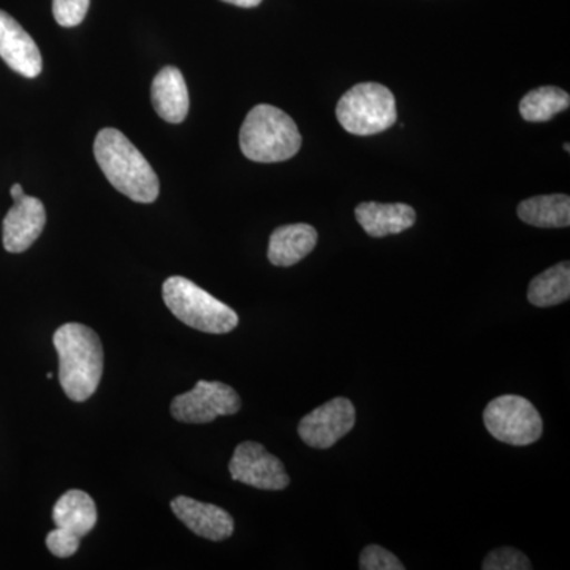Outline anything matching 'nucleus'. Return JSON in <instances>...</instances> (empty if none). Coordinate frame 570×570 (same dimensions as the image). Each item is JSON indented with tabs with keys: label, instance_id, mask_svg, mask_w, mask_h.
Wrapping results in <instances>:
<instances>
[{
	"label": "nucleus",
	"instance_id": "24",
	"mask_svg": "<svg viewBox=\"0 0 570 570\" xmlns=\"http://www.w3.org/2000/svg\"><path fill=\"white\" fill-rule=\"evenodd\" d=\"M223 2L232 3V6L243 7V9H254L262 3V0H223Z\"/></svg>",
	"mask_w": 570,
	"mask_h": 570
},
{
	"label": "nucleus",
	"instance_id": "4",
	"mask_svg": "<svg viewBox=\"0 0 570 570\" xmlns=\"http://www.w3.org/2000/svg\"><path fill=\"white\" fill-rule=\"evenodd\" d=\"M163 292L165 305L171 314L190 328L212 335H225L238 326V314L230 306L214 298L186 277H168Z\"/></svg>",
	"mask_w": 570,
	"mask_h": 570
},
{
	"label": "nucleus",
	"instance_id": "7",
	"mask_svg": "<svg viewBox=\"0 0 570 570\" xmlns=\"http://www.w3.org/2000/svg\"><path fill=\"white\" fill-rule=\"evenodd\" d=\"M242 409V397L223 382L198 381L190 392L176 396L171 415L183 423H209L224 415H235Z\"/></svg>",
	"mask_w": 570,
	"mask_h": 570
},
{
	"label": "nucleus",
	"instance_id": "17",
	"mask_svg": "<svg viewBox=\"0 0 570 570\" xmlns=\"http://www.w3.org/2000/svg\"><path fill=\"white\" fill-rule=\"evenodd\" d=\"M517 214L524 224L532 227H569L570 197L564 194L538 195L521 202Z\"/></svg>",
	"mask_w": 570,
	"mask_h": 570
},
{
	"label": "nucleus",
	"instance_id": "18",
	"mask_svg": "<svg viewBox=\"0 0 570 570\" xmlns=\"http://www.w3.org/2000/svg\"><path fill=\"white\" fill-rule=\"evenodd\" d=\"M570 296L569 262L551 266L531 281L528 299L531 305L550 307L568 302Z\"/></svg>",
	"mask_w": 570,
	"mask_h": 570
},
{
	"label": "nucleus",
	"instance_id": "15",
	"mask_svg": "<svg viewBox=\"0 0 570 570\" xmlns=\"http://www.w3.org/2000/svg\"><path fill=\"white\" fill-rule=\"evenodd\" d=\"M317 242L318 234L313 225H283L269 236L268 261L284 268L296 265L313 253Z\"/></svg>",
	"mask_w": 570,
	"mask_h": 570
},
{
	"label": "nucleus",
	"instance_id": "13",
	"mask_svg": "<svg viewBox=\"0 0 570 570\" xmlns=\"http://www.w3.org/2000/svg\"><path fill=\"white\" fill-rule=\"evenodd\" d=\"M356 223L373 238L400 235L414 227L417 214L406 204H377L363 202L355 208Z\"/></svg>",
	"mask_w": 570,
	"mask_h": 570
},
{
	"label": "nucleus",
	"instance_id": "19",
	"mask_svg": "<svg viewBox=\"0 0 570 570\" xmlns=\"http://www.w3.org/2000/svg\"><path fill=\"white\" fill-rule=\"evenodd\" d=\"M570 96L557 86H542L521 99L520 115L528 122L550 121L558 112L568 110Z\"/></svg>",
	"mask_w": 570,
	"mask_h": 570
},
{
	"label": "nucleus",
	"instance_id": "11",
	"mask_svg": "<svg viewBox=\"0 0 570 570\" xmlns=\"http://www.w3.org/2000/svg\"><path fill=\"white\" fill-rule=\"evenodd\" d=\"M0 58L11 70L26 78H37L43 61L36 41L22 29L20 22L0 10Z\"/></svg>",
	"mask_w": 570,
	"mask_h": 570
},
{
	"label": "nucleus",
	"instance_id": "16",
	"mask_svg": "<svg viewBox=\"0 0 570 570\" xmlns=\"http://www.w3.org/2000/svg\"><path fill=\"white\" fill-rule=\"evenodd\" d=\"M52 521L56 528H61L77 538H85L97 523L96 502L86 491H67L52 509Z\"/></svg>",
	"mask_w": 570,
	"mask_h": 570
},
{
	"label": "nucleus",
	"instance_id": "5",
	"mask_svg": "<svg viewBox=\"0 0 570 570\" xmlns=\"http://www.w3.org/2000/svg\"><path fill=\"white\" fill-rule=\"evenodd\" d=\"M336 118L352 135L370 137L385 132L397 121L395 96L379 82H360L341 97Z\"/></svg>",
	"mask_w": 570,
	"mask_h": 570
},
{
	"label": "nucleus",
	"instance_id": "3",
	"mask_svg": "<svg viewBox=\"0 0 570 570\" xmlns=\"http://www.w3.org/2000/svg\"><path fill=\"white\" fill-rule=\"evenodd\" d=\"M303 138L294 119L273 107L255 105L247 112L239 132V148L249 160L276 164L292 159L302 148Z\"/></svg>",
	"mask_w": 570,
	"mask_h": 570
},
{
	"label": "nucleus",
	"instance_id": "1",
	"mask_svg": "<svg viewBox=\"0 0 570 570\" xmlns=\"http://www.w3.org/2000/svg\"><path fill=\"white\" fill-rule=\"evenodd\" d=\"M100 170L118 193L137 204H153L160 193L159 178L146 157L118 129H102L94 142Z\"/></svg>",
	"mask_w": 570,
	"mask_h": 570
},
{
	"label": "nucleus",
	"instance_id": "6",
	"mask_svg": "<svg viewBox=\"0 0 570 570\" xmlns=\"http://www.w3.org/2000/svg\"><path fill=\"white\" fill-rule=\"evenodd\" d=\"M483 422L491 436L515 448L534 444L542 436V417L523 396L504 395L491 401L483 412Z\"/></svg>",
	"mask_w": 570,
	"mask_h": 570
},
{
	"label": "nucleus",
	"instance_id": "25",
	"mask_svg": "<svg viewBox=\"0 0 570 570\" xmlns=\"http://www.w3.org/2000/svg\"><path fill=\"white\" fill-rule=\"evenodd\" d=\"M11 198L14 202L20 200L21 197H24V190H22L21 184H13L10 189Z\"/></svg>",
	"mask_w": 570,
	"mask_h": 570
},
{
	"label": "nucleus",
	"instance_id": "20",
	"mask_svg": "<svg viewBox=\"0 0 570 570\" xmlns=\"http://www.w3.org/2000/svg\"><path fill=\"white\" fill-rule=\"evenodd\" d=\"M482 568L485 570H531L532 566L527 554L512 547H501L493 550L483 560Z\"/></svg>",
	"mask_w": 570,
	"mask_h": 570
},
{
	"label": "nucleus",
	"instance_id": "22",
	"mask_svg": "<svg viewBox=\"0 0 570 570\" xmlns=\"http://www.w3.org/2000/svg\"><path fill=\"white\" fill-rule=\"evenodd\" d=\"M360 569L362 570H404L401 561L392 551L381 546H367L360 554Z\"/></svg>",
	"mask_w": 570,
	"mask_h": 570
},
{
	"label": "nucleus",
	"instance_id": "9",
	"mask_svg": "<svg viewBox=\"0 0 570 570\" xmlns=\"http://www.w3.org/2000/svg\"><path fill=\"white\" fill-rule=\"evenodd\" d=\"M355 420L354 404L347 397H333L302 419L298 434L309 448L326 450L351 433Z\"/></svg>",
	"mask_w": 570,
	"mask_h": 570
},
{
	"label": "nucleus",
	"instance_id": "21",
	"mask_svg": "<svg viewBox=\"0 0 570 570\" xmlns=\"http://www.w3.org/2000/svg\"><path fill=\"white\" fill-rule=\"evenodd\" d=\"M91 0H52V14L62 28L81 24L89 10Z\"/></svg>",
	"mask_w": 570,
	"mask_h": 570
},
{
	"label": "nucleus",
	"instance_id": "2",
	"mask_svg": "<svg viewBox=\"0 0 570 570\" xmlns=\"http://www.w3.org/2000/svg\"><path fill=\"white\" fill-rule=\"evenodd\" d=\"M59 356V382L71 401L82 403L99 387L104 374V347L89 326L66 324L52 336Z\"/></svg>",
	"mask_w": 570,
	"mask_h": 570
},
{
	"label": "nucleus",
	"instance_id": "8",
	"mask_svg": "<svg viewBox=\"0 0 570 570\" xmlns=\"http://www.w3.org/2000/svg\"><path fill=\"white\" fill-rule=\"evenodd\" d=\"M232 479L258 490L281 491L291 483L283 461L258 442L247 441L235 449L230 464Z\"/></svg>",
	"mask_w": 570,
	"mask_h": 570
},
{
	"label": "nucleus",
	"instance_id": "23",
	"mask_svg": "<svg viewBox=\"0 0 570 570\" xmlns=\"http://www.w3.org/2000/svg\"><path fill=\"white\" fill-rule=\"evenodd\" d=\"M81 539L70 532L56 528L47 535V547L55 557L70 558L80 549Z\"/></svg>",
	"mask_w": 570,
	"mask_h": 570
},
{
	"label": "nucleus",
	"instance_id": "10",
	"mask_svg": "<svg viewBox=\"0 0 570 570\" xmlns=\"http://www.w3.org/2000/svg\"><path fill=\"white\" fill-rule=\"evenodd\" d=\"M47 224V213L39 198L24 195L14 202L3 219V247L11 254L28 250L39 239Z\"/></svg>",
	"mask_w": 570,
	"mask_h": 570
},
{
	"label": "nucleus",
	"instance_id": "14",
	"mask_svg": "<svg viewBox=\"0 0 570 570\" xmlns=\"http://www.w3.org/2000/svg\"><path fill=\"white\" fill-rule=\"evenodd\" d=\"M151 99L154 110L164 121L183 122L189 112V91L181 70L164 67L154 78Z\"/></svg>",
	"mask_w": 570,
	"mask_h": 570
},
{
	"label": "nucleus",
	"instance_id": "12",
	"mask_svg": "<svg viewBox=\"0 0 570 570\" xmlns=\"http://www.w3.org/2000/svg\"><path fill=\"white\" fill-rule=\"evenodd\" d=\"M171 510L179 520L200 538L220 542L235 532V521L227 510L193 498L178 497L171 501Z\"/></svg>",
	"mask_w": 570,
	"mask_h": 570
}]
</instances>
